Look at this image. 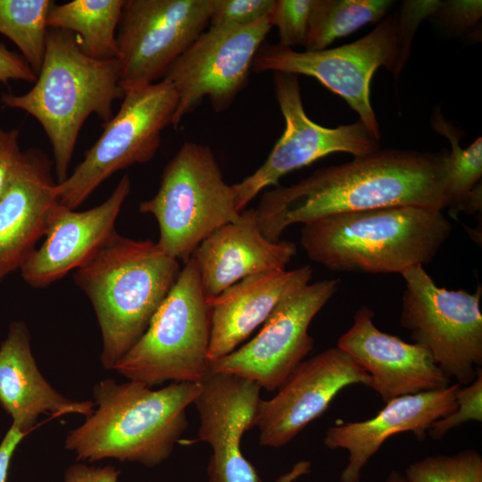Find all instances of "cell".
Here are the masks:
<instances>
[{"label": "cell", "mask_w": 482, "mask_h": 482, "mask_svg": "<svg viewBox=\"0 0 482 482\" xmlns=\"http://www.w3.org/2000/svg\"><path fill=\"white\" fill-rule=\"evenodd\" d=\"M339 279L317 281L290 293L272 310L259 333L210 362L211 371L233 374L274 391L312 350L309 326L337 291Z\"/></svg>", "instance_id": "5bb4252c"}, {"label": "cell", "mask_w": 482, "mask_h": 482, "mask_svg": "<svg viewBox=\"0 0 482 482\" xmlns=\"http://www.w3.org/2000/svg\"><path fill=\"white\" fill-rule=\"evenodd\" d=\"M199 383L193 404L200 420L198 440L212 451L208 482H262L241 451L243 435L255 427L261 386L243 377L212 371Z\"/></svg>", "instance_id": "2e32d148"}, {"label": "cell", "mask_w": 482, "mask_h": 482, "mask_svg": "<svg viewBox=\"0 0 482 482\" xmlns=\"http://www.w3.org/2000/svg\"><path fill=\"white\" fill-rule=\"evenodd\" d=\"M0 404L12 424L29 433L42 414L59 416L94 411L91 401H74L56 391L41 374L22 321L10 325L0 345Z\"/></svg>", "instance_id": "603a6c76"}, {"label": "cell", "mask_w": 482, "mask_h": 482, "mask_svg": "<svg viewBox=\"0 0 482 482\" xmlns=\"http://www.w3.org/2000/svg\"><path fill=\"white\" fill-rule=\"evenodd\" d=\"M400 323L449 378L471 383L482 365L481 286L471 294L436 285L423 266L403 271Z\"/></svg>", "instance_id": "ba28073f"}, {"label": "cell", "mask_w": 482, "mask_h": 482, "mask_svg": "<svg viewBox=\"0 0 482 482\" xmlns=\"http://www.w3.org/2000/svg\"><path fill=\"white\" fill-rule=\"evenodd\" d=\"M456 409L450 414L436 420L428 431L434 440L443 439L449 431L469 421H482V370L475 379L461 386L456 395Z\"/></svg>", "instance_id": "f546056e"}, {"label": "cell", "mask_w": 482, "mask_h": 482, "mask_svg": "<svg viewBox=\"0 0 482 482\" xmlns=\"http://www.w3.org/2000/svg\"><path fill=\"white\" fill-rule=\"evenodd\" d=\"M28 433L12 425L0 444V482H6L12 454Z\"/></svg>", "instance_id": "8d00e7d4"}, {"label": "cell", "mask_w": 482, "mask_h": 482, "mask_svg": "<svg viewBox=\"0 0 482 482\" xmlns=\"http://www.w3.org/2000/svg\"><path fill=\"white\" fill-rule=\"evenodd\" d=\"M273 85L285 129L264 162L253 173L232 185L239 213L261 191L277 186L291 171L334 153L357 157L380 148L360 120L337 128H327L312 120L304 111L296 75L274 72Z\"/></svg>", "instance_id": "4fadbf2b"}, {"label": "cell", "mask_w": 482, "mask_h": 482, "mask_svg": "<svg viewBox=\"0 0 482 482\" xmlns=\"http://www.w3.org/2000/svg\"><path fill=\"white\" fill-rule=\"evenodd\" d=\"M179 271V261L156 242L118 233L76 270L74 282L91 302L100 327L104 368L112 370L145 333Z\"/></svg>", "instance_id": "277c9868"}, {"label": "cell", "mask_w": 482, "mask_h": 482, "mask_svg": "<svg viewBox=\"0 0 482 482\" xmlns=\"http://www.w3.org/2000/svg\"><path fill=\"white\" fill-rule=\"evenodd\" d=\"M271 28L265 17L245 26L210 27L204 31L162 79L178 96L171 126L177 129L204 98L215 112L227 110L248 84L253 59Z\"/></svg>", "instance_id": "7c38bea8"}, {"label": "cell", "mask_w": 482, "mask_h": 482, "mask_svg": "<svg viewBox=\"0 0 482 482\" xmlns=\"http://www.w3.org/2000/svg\"><path fill=\"white\" fill-rule=\"evenodd\" d=\"M313 0H275L269 19L278 29V44L291 47L305 45Z\"/></svg>", "instance_id": "f1b7e54d"}, {"label": "cell", "mask_w": 482, "mask_h": 482, "mask_svg": "<svg viewBox=\"0 0 482 482\" xmlns=\"http://www.w3.org/2000/svg\"><path fill=\"white\" fill-rule=\"evenodd\" d=\"M54 2L0 0V34L14 43L37 75L45 55L46 20Z\"/></svg>", "instance_id": "484cf974"}, {"label": "cell", "mask_w": 482, "mask_h": 482, "mask_svg": "<svg viewBox=\"0 0 482 482\" xmlns=\"http://www.w3.org/2000/svg\"><path fill=\"white\" fill-rule=\"evenodd\" d=\"M177 105L176 91L165 79L126 92L118 112L104 123L84 159L65 180L56 183L59 203L75 210L116 171L149 162Z\"/></svg>", "instance_id": "9c48e42d"}, {"label": "cell", "mask_w": 482, "mask_h": 482, "mask_svg": "<svg viewBox=\"0 0 482 482\" xmlns=\"http://www.w3.org/2000/svg\"><path fill=\"white\" fill-rule=\"evenodd\" d=\"M211 0H125L118 25L122 92L162 80L209 25Z\"/></svg>", "instance_id": "8fae6325"}, {"label": "cell", "mask_w": 482, "mask_h": 482, "mask_svg": "<svg viewBox=\"0 0 482 482\" xmlns=\"http://www.w3.org/2000/svg\"><path fill=\"white\" fill-rule=\"evenodd\" d=\"M130 189V179L124 175L110 196L91 209L77 212L58 203L44 242L20 268L23 280L45 287L91 260L117 233L115 221Z\"/></svg>", "instance_id": "e0dca14e"}, {"label": "cell", "mask_w": 482, "mask_h": 482, "mask_svg": "<svg viewBox=\"0 0 482 482\" xmlns=\"http://www.w3.org/2000/svg\"><path fill=\"white\" fill-rule=\"evenodd\" d=\"M438 0H408L403 1L402 9L397 13V42L398 62L395 77L405 66L415 32L420 23L428 16H432L438 9Z\"/></svg>", "instance_id": "1f68e13d"}, {"label": "cell", "mask_w": 482, "mask_h": 482, "mask_svg": "<svg viewBox=\"0 0 482 482\" xmlns=\"http://www.w3.org/2000/svg\"><path fill=\"white\" fill-rule=\"evenodd\" d=\"M18 129L0 127V196L7 187L21 158Z\"/></svg>", "instance_id": "836d02e7"}, {"label": "cell", "mask_w": 482, "mask_h": 482, "mask_svg": "<svg viewBox=\"0 0 482 482\" xmlns=\"http://www.w3.org/2000/svg\"><path fill=\"white\" fill-rule=\"evenodd\" d=\"M120 473L112 466L96 468L74 464L67 470L63 482H118Z\"/></svg>", "instance_id": "d590c367"}, {"label": "cell", "mask_w": 482, "mask_h": 482, "mask_svg": "<svg viewBox=\"0 0 482 482\" xmlns=\"http://www.w3.org/2000/svg\"><path fill=\"white\" fill-rule=\"evenodd\" d=\"M406 482H482V456L473 449L430 455L408 465Z\"/></svg>", "instance_id": "83f0119b"}, {"label": "cell", "mask_w": 482, "mask_h": 482, "mask_svg": "<svg viewBox=\"0 0 482 482\" xmlns=\"http://www.w3.org/2000/svg\"><path fill=\"white\" fill-rule=\"evenodd\" d=\"M392 0H313L305 51L326 49L336 39L378 21Z\"/></svg>", "instance_id": "d4e9b609"}, {"label": "cell", "mask_w": 482, "mask_h": 482, "mask_svg": "<svg viewBox=\"0 0 482 482\" xmlns=\"http://www.w3.org/2000/svg\"><path fill=\"white\" fill-rule=\"evenodd\" d=\"M451 232L443 211L393 206L306 222L300 244L310 260L330 270L401 275L429 263Z\"/></svg>", "instance_id": "7a4b0ae2"}, {"label": "cell", "mask_w": 482, "mask_h": 482, "mask_svg": "<svg viewBox=\"0 0 482 482\" xmlns=\"http://www.w3.org/2000/svg\"><path fill=\"white\" fill-rule=\"evenodd\" d=\"M461 386L456 383L442 389L399 396L386 403L370 419L337 422L329 427L323 437L325 446L348 453L340 482H360L369 461L396 434L411 432L419 441H423L436 420L456 409Z\"/></svg>", "instance_id": "d6986e66"}, {"label": "cell", "mask_w": 482, "mask_h": 482, "mask_svg": "<svg viewBox=\"0 0 482 482\" xmlns=\"http://www.w3.org/2000/svg\"><path fill=\"white\" fill-rule=\"evenodd\" d=\"M312 464L309 461H300L286 473L279 476L275 482H294L298 478L311 471Z\"/></svg>", "instance_id": "74e56055"}, {"label": "cell", "mask_w": 482, "mask_h": 482, "mask_svg": "<svg viewBox=\"0 0 482 482\" xmlns=\"http://www.w3.org/2000/svg\"><path fill=\"white\" fill-rule=\"evenodd\" d=\"M384 482H406L403 473L396 470H392L386 477Z\"/></svg>", "instance_id": "f35d334b"}, {"label": "cell", "mask_w": 482, "mask_h": 482, "mask_svg": "<svg viewBox=\"0 0 482 482\" xmlns=\"http://www.w3.org/2000/svg\"><path fill=\"white\" fill-rule=\"evenodd\" d=\"M275 0H211L210 27L245 26L269 17Z\"/></svg>", "instance_id": "4dcf8cb0"}, {"label": "cell", "mask_w": 482, "mask_h": 482, "mask_svg": "<svg viewBox=\"0 0 482 482\" xmlns=\"http://www.w3.org/2000/svg\"><path fill=\"white\" fill-rule=\"evenodd\" d=\"M58 203L51 162L38 150L22 152L0 196V281L20 270L36 249Z\"/></svg>", "instance_id": "ffe728a7"}, {"label": "cell", "mask_w": 482, "mask_h": 482, "mask_svg": "<svg viewBox=\"0 0 482 482\" xmlns=\"http://www.w3.org/2000/svg\"><path fill=\"white\" fill-rule=\"evenodd\" d=\"M124 4L125 0L54 2L47 15V28L72 33L79 49L91 58L116 59V30Z\"/></svg>", "instance_id": "cb8c5ba5"}, {"label": "cell", "mask_w": 482, "mask_h": 482, "mask_svg": "<svg viewBox=\"0 0 482 482\" xmlns=\"http://www.w3.org/2000/svg\"><path fill=\"white\" fill-rule=\"evenodd\" d=\"M211 312L191 257L137 343L116 362L129 380L147 386L199 383L211 371Z\"/></svg>", "instance_id": "8992f818"}, {"label": "cell", "mask_w": 482, "mask_h": 482, "mask_svg": "<svg viewBox=\"0 0 482 482\" xmlns=\"http://www.w3.org/2000/svg\"><path fill=\"white\" fill-rule=\"evenodd\" d=\"M369 386L367 372L337 346L303 360L270 399H261L255 427L261 445H287L309 423L320 417L345 387Z\"/></svg>", "instance_id": "9a60e30c"}, {"label": "cell", "mask_w": 482, "mask_h": 482, "mask_svg": "<svg viewBox=\"0 0 482 482\" xmlns=\"http://www.w3.org/2000/svg\"><path fill=\"white\" fill-rule=\"evenodd\" d=\"M397 62L395 12L366 36L335 48L298 52L279 44L263 43L253 59L252 71L285 72L316 79L344 98L371 137L379 142L380 129L371 106L370 83L380 66L395 77Z\"/></svg>", "instance_id": "30bf717a"}, {"label": "cell", "mask_w": 482, "mask_h": 482, "mask_svg": "<svg viewBox=\"0 0 482 482\" xmlns=\"http://www.w3.org/2000/svg\"><path fill=\"white\" fill-rule=\"evenodd\" d=\"M373 318L371 309L361 306L353 316V325L341 335L337 346L367 372L370 387L385 403L399 396L450 385V378L428 351L381 331Z\"/></svg>", "instance_id": "ac0fdd59"}, {"label": "cell", "mask_w": 482, "mask_h": 482, "mask_svg": "<svg viewBox=\"0 0 482 482\" xmlns=\"http://www.w3.org/2000/svg\"><path fill=\"white\" fill-rule=\"evenodd\" d=\"M37 74L20 54L0 43V82L7 84L11 80L35 83Z\"/></svg>", "instance_id": "e575fe53"}, {"label": "cell", "mask_w": 482, "mask_h": 482, "mask_svg": "<svg viewBox=\"0 0 482 482\" xmlns=\"http://www.w3.org/2000/svg\"><path fill=\"white\" fill-rule=\"evenodd\" d=\"M33 87L25 94L4 93L1 102L33 116L51 144L57 183L68 177L79 134L91 114L107 122L112 104L124 96L116 59L85 54L75 36L48 29L46 50Z\"/></svg>", "instance_id": "5b68a950"}, {"label": "cell", "mask_w": 482, "mask_h": 482, "mask_svg": "<svg viewBox=\"0 0 482 482\" xmlns=\"http://www.w3.org/2000/svg\"><path fill=\"white\" fill-rule=\"evenodd\" d=\"M139 211L156 219L158 246L184 263L212 232L240 215L213 152L193 142L170 160L156 194L141 202Z\"/></svg>", "instance_id": "52a82bcc"}, {"label": "cell", "mask_w": 482, "mask_h": 482, "mask_svg": "<svg viewBox=\"0 0 482 482\" xmlns=\"http://www.w3.org/2000/svg\"><path fill=\"white\" fill-rule=\"evenodd\" d=\"M200 388V383L173 382L154 390L134 380H102L93 390L96 410L69 432L65 448L78 461L110 458L156 466L185 431L186 410Z\"/></svg>", "instance_id": "3957f363"}, {"label": "cell", "mask_w": 482, "mask_h": 482, "mask_svg": "<svg viewBox=\"0 0 482 482\" xmlns=\"http://www.w3.org/2000/svg\"><path fill=\"white\" fill-rule=\"evenodd\" d=\"M431 124L434 130L446 137L451 145L446 177L448 207L461 210L473 189L481 183L482 138L477 137L471 145L462 149L460 145L462 133L445 119L440 109L434 111Z\"/></svg>", "instance_id": "4316f807"}, {"label": "cell", "mask_w": 482, "mask_h": 482, "mask_svg": "<svg viewBox=\"0 0 482 482\" xmlns=\"http://www.w3.org/2000/svg\"><path fill=\"white\" fill-rule=\"evenodd\" d=\"M296 252L291 241L266 239L256 211L251 208L212 232L191 257L197 265L205 298L210 299L248 276L286 270Z\"/></svg>", "instance_id": "44dd1931"}, {"label": "cell", "mask_w": 482, "mask_h": 482, "mask_svg": "<svg viewBox=\"0 0 482 482\" xmlns=\"http://www.w3.org/2000/svg\"><path fill=\"white\" fill-rule=\"evenodd\" d=\"M450 32L461 35L470 32L481 20L480 0L441 1L432 15Z\"/></svg>", "instance_id": "d6a6232c"}, {"label": "cell", "mask_w": 482, "mask_h": 482, "mask_svg": "<svg viewBox=\"0 0 482 482\" xmlns=\"http://www.w3.org/2000/svg\"><path fill=\"white\" fill-rule=\"evenodd\" d=\"M448 151L378 149L324 167L288 187L266 191L255 208L262 236L278 242L290 225L329 215L393 206L443 211Z\"/></svg>", "instance_id": "6da1fadb"}, {"label": "cell", "mask_w": 482, "mask_h": 482, "mask_svg": "<svg viewBox=\"0 0 482 482\" xmlns=\"http://www.w3.org/2000/svg\"><path fill=\"white\" fill-rule=\"evenodd\" d=\"M312 276L310 265L261 272L206 299L211 312L209 362L237 349L285 296L309 284Z\"/></svg>", "instance_id": "7402d4cb"}]
</instances>
